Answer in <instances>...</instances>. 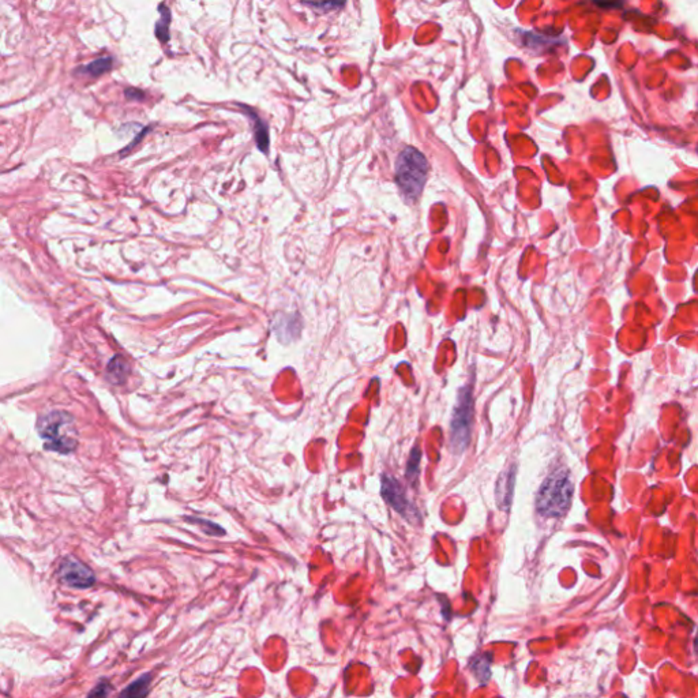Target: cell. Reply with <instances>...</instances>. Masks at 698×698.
Masks as SVG:
<instances>
[{
  "label": "cell",
  "mask_w": 698,
  "mask_h": 698,
  "mask_svg": "<svg viewBox=\"0 0 698 698\" xmlns=\"http://www.w3.org/2000/svg\"><path fill=\"white\" fill-rule=\"evenodd\" d=\"M491 660H493V656L490 653H486L482 656H475L469 660V669L479 678L482 685H486L491 677V670H490Z\"/></svg>",
  "instance_id": "obj_10"
},
{
  "label": "cell",
  "mask_w": 698,
  "mask_h": 698,
  "mask_svg": "<svg viewBox=\"0 0 698 698\" xmlns=\"http://www.w3.org/2000/svg\"><path fill=\"white\" fill-rule=\"evenodd\" d=\"M158 11H160V19L155 23V36H157V38L161 42H168L169 37H171L169 36V26H171L172 14H171V10L166 7L165 3H161L158 5Z\"/></svg>",
  "instance_id": "obj_12"
},
{
  "label": "cell",
  "mask_w": 698,
  "mask_h": 698,
  "mask_svg": "<svg viewBox=\"0 0 698 698\" xmlns=\"http://www.w3.org/2000/svg\"><path fill=\"white\" fill-rule=\"evenodd\" d=\"M427 171V160L418 149L408 146L400 153L396 165V182L407 201L415 202L419 198Z\"/></svg>",
  "instance_id": "obj_1"
},
{
  "label": "cell",
  "mask_w": 698,
  "mask_h": 698,
  "mask_svg": "<svg viewBox=\"0 0 698 698\" xmlns=\"http://www.w3.org/2000/svg\"><path fill=\"white\" fill-rule=\"evenodd\" d=\"M573 484L566 471H556L550 475L539 490L536 509L546 517L563 516L571 502Z\"/></svg>",
  "instance_id": "obj_2"
},
{
  "label": "cell",
  "mask_w": 698,
  "mask_h": 698,
  "mask_svg": "<svg viewBox=\"0 0 698 698\" xmlns=\"http://www.w3.org/2000/svg\"><path fill=\"white\" fill-rule=\"evenodd\" d=\"M186 521L187 523H191V524H195V525H199L202 528V531L208 535H213V536H223L225 535V531L214 524L213 521H208V520H203V519H195V517H186Z\"/></svg>",
  "instance_id": "obj_14"
},
{
  "label": "cell",
  "mask_w": 698,
  "mask_h": 698,
  "mask_svg": "<svg viewBox=\"0 0 698 698\" xmlns=\"http://www.w3.org/2000/svg\"><path fill=\"white\" fill-rule=\"evenodd\" d=\"M382 497L388 505H390L399 514H401L408 521L419 520L420 514L416 508L407 499L406 493L401 487V484L392 476L384 475L382 476V488H381Z\"/></svg>",
  "instance_id": "obj_5"
},
{
  "label": "cell",
  "mask_w": 698,
  "mask_h": 698,
  "mask_svg": "<svg viewBox=\"0 0 698 698\" xmlns=\"http://www.w3.org/2000/svg\"><path fill=\"white\" fill-rule=\"evenodd\" d=\"M473 416L472 389L465 386L458 393L457 406L450 424V446L456 453H462L471 440V425Z\"/></svg>",
  "instance_id": "obj_4"
},
{
  "label": "cell",
  "mask_w": 698,
  "mask_h": 698,
  "mask_svg": "<svg viewBox=\"0 0 698 698\" xmlns=\"http://www.w3.org/2000/svg\"><path fill=\"white\" fill-rule=\"evenodd\" d=\"M59 577L63 584L77 589H88L96 584L93 570L74 558H64L59 566Z\"/></svg>",
  "instance_id": "obj_6"
},
{
  "label": "cell",
  "mask_w": 698,
  "mask_h": 698,
  "mask_svg": "<svg viewBox=\"0 0 698 698\" xmlns=\"http://www.w3.org/2000/svg\"><path fill=\"white\" fill-rule=\"evenodd\" d=\"M112 63H114V60H112L111 56H103V58L96 59V60L90 62L89 64L84 66L78 71L89 74L92 77H100V75L108 73L112 68Z\"/></svg>",
  "instance_id": "obj_13"
},
{
  "label": "cell",
  "mask_w": 698,
  "mask_h": 698,
  "mask_svg": "<svg viewBox=\"0 0 698 698\" xmlns=\"http://www.w3.org/2000/svg\"><path fill=\"white\" fill-rule=\"evenodd\" d=\"M74 419L67 412H51L38 421V432L47 440V449L62 454L75 450L77 440L71 435Z\"/></svg>",
  "instance_id": "obj_3"
},
{
  "label": "cell",
  "mask_w": 698,
  "mask_h": 698,
  "mask_svg": "<svg viewBox=\"0 0 698 698\" xmlns=\"http://www.w3.org/2000/svg\"><path fill=\"white\" fill-rule=\"evenodd\" d=\"M112 693V685L108 680L103 678L99 681V684L90 690L86 698H108Z\"/></svg>",
  "instance_id": "obj_15"
},
{
  "label": "cell",
  "mask_w": 698,
  "mask_h": 698,
  "mask_svg": "<svg viewBox=\"0 0 698 698\" xmlns=\"http://www.w3.org/2000/svg\"><path fill=\"white\" fill-rule=\"evenodd\" d=\"M130 374V366L122 355H115L107 366V377L114 385H122Z\"/></svg>",
  "instance_id": "obj_8"
},
{
  "label": "cell",
  "mask_w": 698,
  "mask_h": 698,
  "mask_svg": "<svg viewBox=\"0 0 698 698\" xmlns=\"http://www.w3.org/2000/svg\"><path fill=\"white\" fill-rule=\"evenodd\" d=\"M420 458H421L420 449L419 447H415L412 450V453H411V457H410V461H408V465H407V477L410 480L416 479V476L419 473Z\"/></svg>",
  "instance_id": "obj_16"
},
{
  "label": "cell",
  "mask_w": 698,
  "mask_h": 698,
  "mask_svg": "<svg viewBox=\"0 0 698 698\" xmlns=\"http://www.w3.org/2000/svg\"><path fill=\"white\" fill-rule=\"evenodd\" d=\"M514 479H516V466H512L509 472L502 473L497 486V501L501 509L508 510L514 491Z\"/></svg>",
  "instance_id": "obj_7"
},
{
  "label": "cell",
  "mask_w": 698,
  "mask_h": 698,
  "mask_svg": "<svg viewBox=\"0 0 698 698\" xmlns=\"http://www.w3.org/2000/svg\"><path fill=\"white\" fill-rule=\"evenodd\" d=\"M151 677L149 674L142 675L137 681L130 684L118 698H146L150 692Z\"/></svg>",
  "instance_id": "obj_11"
},
{
  "label": "cell",
  "mask_w": 698,
  "mask_h": 698,
  "mask_svg": "<svg viewBox=\"0 0 698 698\" xmlns=\"http://www.w3.org/2000/svg\"><path fill=\"white\" fill-rule=\"evenodd\" d=\"M243 107V105H242ZM245 108V112H247V115L253 119V123H254V133H255V142H257V146L261 151L264 153H268L269 151V132H268V125L254 112L251 111L250 108Z\"/></svg>",
  "instance_id": "obj_9"
},
{
  "label": "cell",
  "mask_w": 698,
  "mask_h": 698,
  "mask_svg": "<svg viewBox=\"0 0 698 698\" xmlns=\"http://www.w3.org/2000/svg\"><path fill=\"white\" fill-rule=\"evenodd\" d=\"M125 96H126L127 100H138V101H140V100H143L145 93L140 90V89H137V88H129V89L125 90Z\"/></svg>",
  "instance_id": "obj_18"
},
{
  "label": "cell",
  "mask_w": 698,
  "mask_h": 698,
  "mask_svg": "<svg viewBox=\"0 0 698 698\" xmlns=\"http://www.w3.org/2000/svg\"><path fill=\"white\" fill-rule=\"evenodd\" d=\"M303 4L310 5V7H316V8H337V7H344L345 5V3H342V1H338V3H334V1H326V3H307V1H303Z\"/></svg>",
  "instance_id": "obj_17"
}]
</instances>
